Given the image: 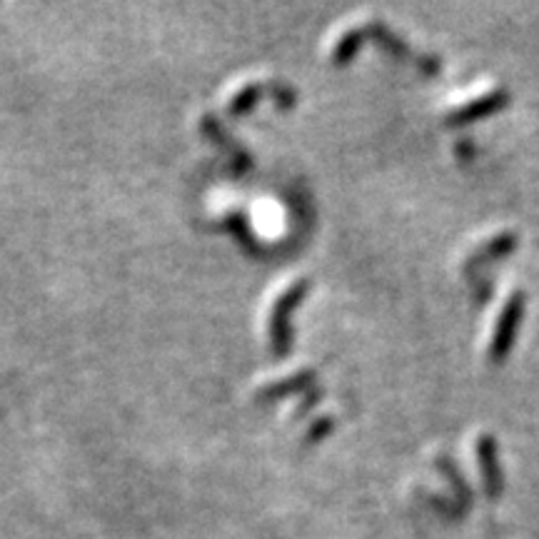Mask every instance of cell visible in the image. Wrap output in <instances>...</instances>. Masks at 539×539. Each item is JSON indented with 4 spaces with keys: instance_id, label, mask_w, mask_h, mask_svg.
<instances>
[{
    "instance_id": "obj_1",
    "label": "cell",
    "mask_w": 539,
    "mask_h": 539,
    "mask_svg": "<svg viewBox=\"0 0 539 539\" xmlns=\"http://www.w3.org/2000/svg\"><path fill=\"white\" fill-rule=\"evenodd\" d=\"M522 310H525V295L522 292H515L507 302V307L502 310L500 322L495 327V335H492V347H490V357L495 362H500L502 357L507 355V350L512 347V340H515L517 325L522 320Z\"/></svg>"
},
{
    "instance_id": "obj_2",
    "label": "cell",
    "mask_w": 539,
    "mask_h": 539,
    "mask_svg": "<svg viewBox=\"0 0 539 539\" xmlns=\"http://www.w3.org/2000/svg\"><path fill=\"white\" fill-rule=\"evenodd\" d=\"M307 292V280L292 285L285 295L280 297V302L272 310V322H270V337H272V350L275 352H287L290 347V327H287V315H290L292 307L302 300V295Z\"/></svg>"
},
{
    "instance_id": "obj_3",
    "label": "cell",
    "mask_w": 539,
    "mask_h": 539,
    "mask_svg": "<svg viewBox=\"0 0 539 539\" xmlns=\"http://www.w3.org/2000/svg\"><path fill=\"white\" fill-rule=\"evenodd\" d=\"M507 98H510V95H507L505 88L490 90V93L482 95V98L470 100V103L462 105V108H455V110H452V113H447V123H450V125L470 123V120L482 118V115L495 113V110L505 108Z\"/></svg>"
},
{
    "instance_id": "obj_4",
    "label": "cell",
    "mask_w": 539,
    "mask_h": 539,
    "mask_svg": "<svg viewBox=\"0 0 539 539\" xmlns=\"http://www.w3.org/2000/svg\"><path fill=\"white\" fill-rule=\"evenodd\" d=\"M477 457H480L482 477H485V492L490 497H497L505 487V480H502V467L497 460V445L490 435H482L477 440Z\"/></svg>"
},
{
    "instance_id": "obj_5",
    "label": "cell",
    "mask_w": 539,
    "mask_h": 539,
    "mask_svg": "<svg viewBox=\"0 0 539 539\" xmlns=\"http://www.w3.org/2000/svg\"><path fill=\"white\" fill-rule=\"evenodd\" d=\"M365 35H367V28H352V30H347V33L342 35L340 43H337L335 53H332L335 63L345 65L347 60H350L352 55L357 53V48H360V45H362V38H365Z\"/></svg>"
},
{
    "instance_id": "obj_6",
    "label": "cell",
    "mask_w": 539,
    "mask_h": 539,
    "mask_svg": "<svg viewBox=\"0 0 539 539\" xmlns=\"http://www.w3.org/2000/svg\"><path fill=\"white\" fill-rule=\"evenodd\" d=\"M265 90H268V88H265V85H258V83L248 85V88H243L238 95H235L233 103H230V113H235V115L245 113V110H248L250 105H253L255 100H258L260 95L265 93Z\"/></svg>"
},
{
    "instance_id": "obj_7",
    "label": "cell",
    "mask_w": 539,
    "mask_h": 539,
    "mask_svg": "<svg viewBox=\"0 0 539 539\" xmlns=\"http://www.w3.org/2000/svg\"><path fill=\"white\" fill-rule=\"evenodd\" d=\"M307 377H310V372H302V375L290 377V382H282V385L268 387V390H265V395L275 397V395H282V392H287V390H300V387L307 382Z\"/></svg>"
}]
</instances>
